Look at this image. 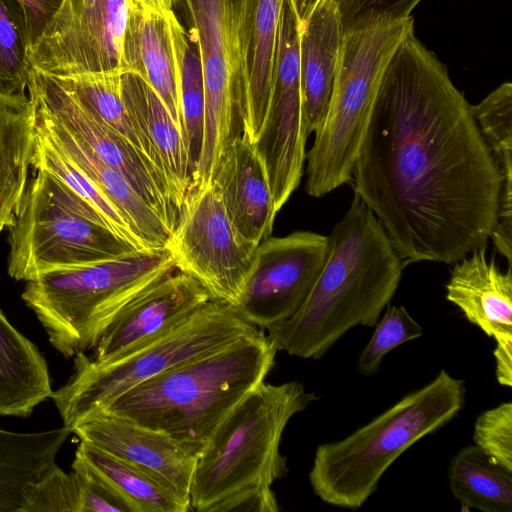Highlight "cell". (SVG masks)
Here are the masks:
<instances>
[{"mask_svg": "<svg viewBox=\"0 0 512 512\" xmlns=\"http://www.w3.org/2000/svg\"><path fill=\"white\" fill-rule=\"evenodd\" d=\"M344 33L411 17L421 0H335Z\"/></svg>", "mask_w": 512, "mask_h": 512, "instance_id": "cell-37", "label": "cell"}, {"mask_svg": "<svg viewBox=\"0 0 512 512\" xmlns=\"http://www.w3.org/2000/svg\"><path fill=\"white\" fill-rule=\"evenodd\" d=\"M495 374L501 386L512 387V336L494 339Z\"/></svg>", "mask_w": 512, "mask_h": 512, "instance_id": "cell-40", "label": "cell"}, {"mask_svg": "<svg viewBox=\"0 0 512 512\" xmlns=\"http://www.w3.org/2000/svg\"><path fill=\"white\" fill-rule=\"evenodd\" d=\"M413 18L345 33L326 117L306 153L308 195L320 198L352 182L356 155L383 73Z\"/></svg>", "mask_w": 512, "mask_h": 512, "instance_id": "cell-9", "label": "cell"}, {"mask_svg": "<svg viewBox=\"0 0 512 512\" xmlns=\"http://www.w3.org/2000/svg\"><path fill=\"white\" fill-rule=\"evenodd\" d=\"M465 400V381L442 369L428 384L347 437L320 444L308 475L314 494L335 507H362L395 460L448 424Z\"/></svg>", "mask_w": 512, "mask_h": 512, "instance_id": "cell-5", "label": "cell"}, {"mask_svg": "<svg viewBox=\"0 0 512 512\" xmlns=\"http://www.w3.org/2000/svg\"><path fill=\"white\" fill-rule=\"evenodd\" d=\"M210 300L197 280L176 269L122 307L94 347L92 359L109 361L168 330Z\"/></svg>", "mask_w": 512, "mask_h": 512, "instance_id": "cell-17", "label": "cell"}, {"mask_svg": "<svg viewBox=\"0 0 512 512\" xmlns=\"http://www.w3.org/2000/svg\"><path fill=\"white\" fill-rule=\"evenodd\" d=\"M127 12V0H63L28 50L32 66L57 77L126 72Z\"/></svg>", "mask_w": 512, "mask_h": 512, "instance_id": "cell-12", "label": "cell"}, {"mask_svg": "<svg viewBox=\"0 0 512 512\" xmlns=\"http://www.w3.org/2000/svg\"><path fill=\"white\" fill-rule=\"evenodd\" d=\"M79 506L74 472H65L54 463L28 488L19 512H79Z\"/></svg>", "mask_w": 512, "mask_h": 512, "instance_id": "cell-35", "label": "cell"}, {"mask_svg": "<svg viewBox=\"0 0 512 512\" xmlns=\"http://www.w3.org/2000/svg\"><path fill=\"white\" fill-rule=\"evenodd\" d=\"M133 510V512H187L190 503L142 469L104 450L80 441L75 452Z\"/></svg>", "mask_w": 512, "mask_h": 512, "instance_id": "cell-28", "label": "cell"}, {"mask_svg": "<svg viewBox=\"0 0 512 512\" xmlns=\"http://www.w3.org/2000/svg\"><path fill=\"white\" fill-rule=\"evenodd\" d=\"M317 400L298 381L262 382L220 423L197 458L190 507L197 512H278L273 483L289 472L280 452L290 419Z\"/></svg>", "mask_w": 512, "mask_h": 512, "instance_id": "cell-4", "label": "cell"}, {"mask_svg": "<svg viewBox=\"0 0 512 512\" xmlns=\"http://www.w3.org/2000/svg\"><path fill=\"white\" fill-rule=\"evenodd\" d=\"M71 470L79 486V512H133L132 508L76 454Z\"/></svg>", "mask_w": 512, "mask_h": 512, "instance_id": "cell-38", "label": "cell"}, {"mask_svg": "<svg viewBox=\"0 0 512 512\" xmlns=\"http://www.w3.org/2000/svg\"><path fill=\"white\" fill-rule=\"evenodd\" d=\"M226 303L210 300L190 316L121 355L97 363L75 355L69 379L53 391L63 426L71 430L134 386L178 365L217 352L256 333Z\"/></svg>", "mask_w": 512, "mask_h": 512, "instance_id": "cell-7", "label": "cell"}, {"mask_svg": "<svg viewBox=\"0 0 512 512\" xmlns=\"http://www.w3.org/2000/svg\"><path fill=\"white\" fill-rule=\"evenodd\" d=\"M319 0H293L300 22H304Z\"/></svg>", "mask_w": 512, "mask_h": 512, "instance_id": "cell-41", "label": "cell"}, {"mask_svg": "<svg viewBox=\"0 0 512 512\" xmlns=\"http://www.w3.org/2000/svg\"><path fill=\"white\" fill-rule=\"evenodd\" d=\"M24 11L17 0H0V93H25L33 69Z\"/></svg>", "mask_w": 512, "mask_h": 512, "instance_id": "cell-33", "label": "cell"}, {"mask_svg": "<svg viewBox=\"0 0 512 512\" xmlns=\"http://www.w3.org/2000/svg\"><path fill=\"white\" fill-rule=\"evenodd\" d=\"M352 181L405 265L487 247L499 171L471 105L413 30L383 73Z\"/></svg>", "mask_w": 512, "mask_h": 512, "instance_id": "cell-1", "label": "cell"}, {"mask_svg": "<svg viewBox=\"0 0 512 512\" xmlns=\"http://www.w3.org/2000/svg\"><path fill=\"white\" fill-rule=\"evenodd\" d=\"M33 105L36 128L44 133L118 208L147 247H166L170 232L133 189L126 177L102 161L57 119L36 104Z\"/></svg>", "mask_w": 512, "mask_h": 512, "instance_id": "cell-22", "label": "cell"}, {"mask_svg": "<svg viewBox=\"0 0 512 512\" xmlns=\"http://www.w3.org/2000/svg\"><path fill=\"white\" fill-rule=\"evenodd\" d=\"M35 134L29 96L0 93V233L11 225L25 192Z\"/></svg>", "mask_w": 512, "mask_h": 512, "instance_id": "cell-26", "label": "cell"}, {"mask_svg": "<svg viewBox=\"0 0 512 512\" xmlns=\"http://www.w3.org/2000/svg\"><path fill=\"white\" fill-rule=\"evenodd\" d=\"M344 35L335 0H319L300 24V81L309 134L326 117Z\"/></svg>", "mask_w": 512, "mask_h": 512, "instance_id": "cell-24", "label": "cell"}, {"mask_svg": "<svg viewBox=\"0 0 512 512\" xmlns=\"http://www.w3.org/2000/svg\"><path fill=\"white\" fill-rule=\"evenodd\" d=\"M473 117L501 177L497 221L490 239L499 254L512 263V85L501 84L480 103Z\"/></svg>", "mask_w": 512, "mask_h": 512, "instance_id": "cell-27", "label": "cell"}, {"mask_svg": "<svg viewBox=\"0 0 512 512\" xmlns=\"http://www.w3.org/2000/svg\"><path fill=\"white\" fill-rule=\"evenodd\" d=\"M406 265L372 211L354 194L328 236L325 264L290 318L265 329L278 351L320 359L350 329L373 327Z\"/></svg>", "mask_w": 512, "mask_h": 512, "instance_id": "cell-2", "label": "cell"}, {"mask_svg": "<svg viewBox=\"0 0 512 512\" xmlns=\"http://www.w3.org/2000/svg\"><path fill=\"white\" fill-rule=\"evenodd\" d=\"M72 433L151 474L190 503L197 458L168 435L104 412L81 421Z\"/></svg>", "mask_w": 512, "mask_h": 512, "instance_id": "cell-16", "label": "cell"}, {"mask_svg": "<svg viewBox=\"0 0 512 512\" xmlns=\"http://www.w3.org/2000/svg\"><path fill=\"white\" fill-rule=\"evenodd\" d=\"M328 252V236L296 231L269 237L255 250L242 293L233 306L258 328L290 318L314 286Z\"/></svg>", "mask_w": 512, "mask_h": 512, "instance_id": "cell-15", "label": "cell"}, {"mask_svg": "<svg viewBox=\"0 0 512 512\" xmlns=\"http://www.w3.org/2000/svg\"><path fill=\"white\" fill-rule=\"evenodd\" d=\"M120 87L125 108L145 155L163 172L183 205L191 185V175L181 129L158 94L138 73L123 72Z\"/></svg>", "mask_w": 512, "mask_h": 512, "instance_id": "cell-21", "label": "cell"}, {"mask_svg": "<svg viewBox=\"0 0 512 512\" xmlns=\"http://www.w3.org/2000/svg\"><path fill=\"white\" fill-rule=\"evenodd\" d=\"M283 1L241 0L244 91L237 121L241 133L253 143L260 137L272 97Z\"/></svg>", "mask_w": 512, "mask_h": 512, "instance_id": "cell-19", "label": "cell"}, {"mask_svg": "<svg viewBox=\"0 0 512 512\" xmlns=\"http://www.w3.org/2000/svg\"><path fill=\"white\" fill-rule=\"evenodd\" d=\"M277 352L260 328L134 386L94 414H114L166 434L198 458L220 423L264 382Z\"/></svg>", "mask_w": 512, "mask_h": 512, "instance_id": "cell-3", "label": "cell"}, {"mask_svg": "<svg viewBox=\"0 0 512 512\" xmlns=\"http://www.w3.org/2000/svg\"><path fill=\"white\" fill-rule=\"evenodd\" d=\"M300 24L293 0H284L272 97L263 129L255 143L264 162L277 211L301 182L310 135L301 93Z\"/></svg>", "mask_w": 512, "mask_h": 512, "instance_id": "cell-13", "label": "cell"}, {"mask_svg": "<svg viewBox=\"0 0 512 512\" xmlns=\"http://www.w3.org/2000/svg\"><path fill=\"white\" fill-rule=\"evenodd\" d=\"M473 441L494 463L512 471V402L482 412L474 424Z\"/></svg>", "mask_w": 512, "mask_h": 512, "instance_id": "cell-36", "label": "cell"}, {"mask_svg": "<svg viewBox=\"0 0 512 512\" xmlns=\"http://www.w3.org/2000/svg\"><path fill=\"white\" fill-rule=\"evenodd\" d=\"M166 247L175 268L197 280L211 300L236 304L256 248L237 233L213 181L187 193Z\"/></svg>", "mask_w": 512, "mask_h": 512, "instance_id": "cell-11", "label": "cell"}, {"mask_svg": "<svg viewBox=\"0 0 512 512\" xmlns=\"http://www.w3.org/2000/svg\"><path fill=\"white\" fill-rule=\"evenodd\" d=\"M29 98L88 146L102 161L120 171L170 234L182 203L163 172L120 133L87 111L56 77L32 69Z\"/></svg>", "mask_w": 512, "mask_h": 512, "instance_id": "cell-14", "label": "cell"}, {"mask_svg": "<svg viewBox=\"0 0 512 512\" xmlns=\"http://www.w3.org/2000/svg\"><path fill=\"white\" fill-rule=\"evenodd\" d=\"M367 345L358 357L357 369L366 377L378 373L386 354L405 342L420 338L423 327L402 305L386 306Z\"/></svg>", "mask_w": 512, "mask_h": 512, "instance_id": "cell-34", "label": "cell"}, {"mask_svg": "<svg viewBox=\"0 0 512 512\" xmlns=\"http://www.w3.org/2000/svg\"><path fill=\"white\" fill-rule=\"evenodd\" d=\"M212 181L241 239L257 248L271 236L278 211L255 143L236 132L217 163Z\"/></svg>", "mask_w": 512, "mask_h": 512, "instance_id": "cell-18", "label": "cell"}, {"mask_svg": "<svg viewBox=\"0 0 512 512\" xmlns=\"http://www.w3.org/2000/svg\"><path fill=\"white\" fill-rule=\"evenodd\" d=\"M186 21L197 44L204 76L205 111L201 154L191 187L212 181L231 137L238 132L244 77L240 44L241 0H164Z\"/></svg>", "mask_w": 512, "mask_h": 512, "instance_id": "cell-10", "label": "cell"}, {"mask_svg": "<svg viewBox=\"0 0 512 512\" xmlns=\"http://www.w3.org/2000/svg\"><path fill=\"white\" fill-rule=\"evenodd\" d=\"M487 247L457 262L446 284V299L465 318L494 339L512 336V271H503Z\"/></svg>", "mask_w": 512, "mask_h": 512, "instance_id": "cell-23", "label": "cell"}, {"mask_svg": "<svg viewBox=\"0 0 512 512\" xmlns=\"http://www.w3.org/2000/svg\"><path fill=\"white\" fill-rule=\"evenodd\" d=\"M26 186L10 229L8 273L28 281L138 251L59 177L39 168Z\"/></svg>", "mask_w": 512, "mask_h": 512, "instance_id": "cell-8", "label": "cell"}, {"mask_svg": "<svg viewBox=\"0 0 512 512\" xmlns=\"http://www.w3.org/2000/svg\"><path fill=\"white\" fill-rule=\"evenodd\" d=\"M31 166L35 169H45L59 177L78 195L91 204L105 218L115 233L137 249H150L133 230L118 208L37 128Z\"/></svg>", "mask_w": 512, "mask_h": 512, "instance_id": "cell-31", "label": "cell"}, {"mask_svg": "<svg viewBox=\"0 0 512 512\" xmlns=\"http://www.w3.org/2000/svg\"><path fill=\"white\" fill-rule=\"evenodd\" d=\"M52 393L45 357L0 309V416L29 417Z\"/></svg>", "mask_w": 512, "mask_h": 512, "instance_id": "cell-25", "label": "cell"}, {"mask_svg": "<svg viewBox=\"0 0 512 512\" xmlns=\"http://www.w3.org/2000/svg\"><path fill=\"white\" fill-rule=\"evenodd\" d=\"M123 39L126 71L142 76L158 94L182 132L178 71L164 0H127ZM183 135V133H182Z\"/></svg>", "mask_w": 512, "mask_h": 512, "instance_id": "cell-20", "label": "cell"}, {"mask_svg": "<svg viewBox=\"0 0 512 512\" xmlns=\"http://www.w3.org/2000/svg\"><path fill=\"white\" fill-rule=\"evenodd\" d=\"M169 22L178 71L182 133L192 181L203 141L205 111L203 68L197 44L190 39L184 25L172 9Z\"/></svg>", "mask_w": 512, "mask_h": 512, "instance_id": "cell-30", "label": "cell"}, {"mask_svg": "<svg viewBox=\"0 0 512 512\" xmlns=\"http://www.w3.org/2000/svg\"><path fill=\"white\" fill-rule=\"evenodd\" d=\"M167 247L26 281L21 298L35 313L52 347L65 358L93 349L117 313L147 287L175 271Z\"/></svg>", "mask_w": 512, "mask_h": 512, "instance_id": "cell-6", "label": "cell"}, {"mask_svg": "<svg viewBox=\"0 0 512 512\" xmlns=\"http://www.w3.org/2000/svg\"><path fill=\"white\" fill-rule=\"evenodd\" d=\"M25 14L30 47L42 35L44 29L58 11L63 0H17ZM29 47V48H30Z\"/></svg>", "mask_w": 512, "mask_h": 512, "instance_id": "cell-39", "label": "cell"}, {"mask_svg": "<svg viewBox=\"0 0 512 512\" xmlns=\"http://www.w3.org/2000/svg\"><path fill=\"white\" fill-rule=\"evenodd\" d=\"M448 481L462 512H512V471L475 445L461 448L452 458Z\"/></svg>", "mask_w": 512, "mask_h": 512, "instance_id": "cell-29", "label": "cell"}, {"mask_svg": "<svg viewBox=\"0 0 512 512\" xmlns=\"http://www.w3.org/2000/svg\"><path fill=\"white\" fill-rule=\"evenodd\" d=\"M121 74L112 72L54 77L87 111L120 133L144 153L121 96Z\"/></svg>", "mask_w": 512, "mask_h": 512, "instance_id": "cell-32", "label": "cell"}]
</instances>
